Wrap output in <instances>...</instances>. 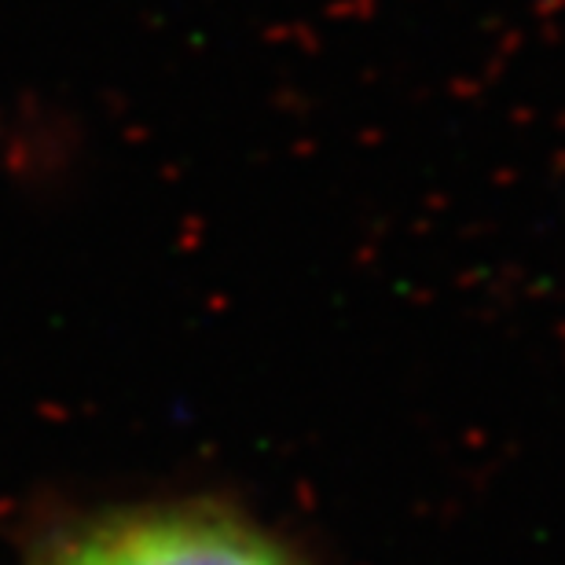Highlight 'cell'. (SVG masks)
<instances>
[{"instance_id": "6da1fadb", "label": "cell", "mask_w": 565, "mask_h": 565, "mask_svg": "<svg viewBox=\"0 0 565 565\" xmlns=\"http://www.w3.org/2000/svg\"><path fill=\"white\" fill-rule=\"evenodd\" d=\"M44 565H298L250 525L213 511H140L66 540Z\"/></svg>"}]
</instances>
